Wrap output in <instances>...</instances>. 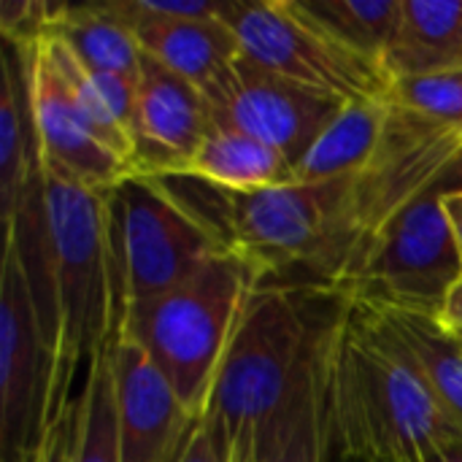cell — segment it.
<instances>
[{
	"mask_svg": "<svg viewBox=\"0 0 462 462\" xmlns=\"http://www.w3.org/2000/svg\"><path fill=\"white\" fill-rule=\"evenodd\" d=\"M452 189H462V157H457L441 176V192H452Z\"/></svg>",
	"mask_w": 462,
	"mask_h": 462,
	"instance_id": "f1b7e54d",
	"label": "cell"
},
{
	"mask_svg": "<svg viewBox=\"0 0 462 462\" xmlns=\"http://www.w3.org/2000/svg\"><path fill=\"white\" fill-rule=\"evenodd\" d=\"M292 5L325 35L384 68L403 0H292Z\"/></svg>",
	"mask_w": 462,
	"mask_h": 462,
	"instance_id": "44dd1931",
	"label": "cell"
},
{
	"mask_svg": "<svg viewBox=\"0 0 462 462\" xmlns=\"http://www.w3.org/2000/svg\"><path fill=\"white\" fill-rule=\"evenodd\" d=\"M41 165V149L32 127L27 54L5 43L0 87V214L3 230L14 225L19 200Z\"/></svg>",
	"mask_w": 462,
	"mask_h": 462,
	"instance_id": "2e32d148",
	"label": "cell"
},
{
	"mask_svg": "<svg viewBox=\"0 0 462 462\" xmlns=\"http://www.w3.org/2000/svg\"><path fill=\"white\" fill-rule=\"evenodd\" d=\"M119 462H176L198 420L162 371L127 338L108 341Z\"/></svg>",
	"mask_w": 462,
	"mask_h": 462,
	"instance_id": "7c38bea8",
	"label": "cell"
},
{
	"mask_svg": "<svg viewBox=\"0 0 462 462\" xmlns=\"http://www.w3.org/2000/svg\"><path fill=\"white\" fill-rule=\"evenodd\" d=\"M393 108L387 100H357L333 119V125L309 149L295 168L292 181H336L363 176L384 149Z\"/></svg>",
	"mask_w": 462,
	"mask_h": 462,
	"instance_id": "e0dca14e",
	"label": "cell"
},
{
	"mask_svg": "<svg viewBox=\"0 0 462 462\" xmlns=\"http://www.w3.org/2000/svg\"><path fill=\"white\" fill-rule=\"evenodd\" d=\"M257 284L260 276L246 260L219 252L179 287L130 306L114 336L133 341L162 371L181 403L200 417Z\"/></svg>",
	"mask_w": 462,
	"mask_h": 462,
	"instance_id": "5b68a950",
	"label": "cell"
},
{
	"mask_svg": "<svg viewBox=\"0 0 462 462\" xmlns=\"http://www.w3.org/2000/svg\"><path fill=\"white\" fill-rule=\"evenodd\" d=\"M225 8V5H222ZM143 54L206 92L244 54L238 35L222 16L165 19L133 27Z\"/></svg>",
	"mask_w": 462,
	"mask_h": 462,
	"instance_id": "5bb4252c",
	"label": "cell"
},
{
	"mask_svg": "<svg viewBox=\"0 0 462 462\" xmlns=\"http://www.w3.org/2000/svg\"><path fill=\"white\" fill-rule=\"evenodd\" d=\"M203 95L211 106V122L268 143L292 168L303 162L309 149L346 108V100L290 81L246 54Z\"/></svg>",
	"mask_w": 462,
	"mask_h": 462,
	"instance_id": "30bf717a",
	"label": "cell"
},
{
	"mask_svg": "<svg viewBox=\"0 0 462 462\" xmlns=\"http://www.w3.org/2000/svg\"><path fill=\"white\" fill-rule=\"evenodd\" d=\"M444 211H447V219L452 225V233H455V241H457L462 257V189L444 192Z\"/></svg>",
	"mask_w": 462,
	"mask_h": 462,
	"instance_id": "83f0119b",
	"label": "cell"
},
{
	"mask_svg": "<svg viewBox=\"0 0 462 462\" xmlns=\"http://www.w3.org/2000/svg\"><path fill=\"white\" fill-rule=\"evenodd\" d=\"M187 173L225 189L249 192L290 184L295 168L287 162L284 154H279L268 143L211 122V130L203 138L198 154L192 157Z\"/></svg>",
	"mask_w": 462,
	"mask_h": 462,
	"instance_id": "ffe728a7",
	"label": "cell"
},
{
	"mask_svg": "<svg viewBox=\"0 0 462 462\" xmlns=\"http://www.w3.org/2000/svg\"><path fill=\"white\" fill-rule=\"evenodd\" d=\"M157 181L222 249L246 260L260 284L338 290L360 244V176L249 192L192 173Z\"/></svg>",
	"mask_w": 462,
	"mask_h": 462,
	"instance_id": "7a4b0ae2",
	"label": "cell"
},
{
	"mask_svg": "<svg viewBox=\"0 0 462 462\" xmlns=\"http://www.w3.org/2000/svg\"><path fill=\"white\" fill-rule=\"evenodd\" d=\"M384 70L393 81L462 70V0H403Z\"/></svg>",
	"mask_w": 462,
	"mask_h": 462,
	"instance_id": "9a60e30c",
	"label": "cell"
},
{
	"mask_svg": "<svg viewBox=\"0 0 462 462\" xmlns=\"http://www.w3.org/2000/svg\"><path fill=\"white\" fill-rule=\"evenodd\" d=\"M76 401H79V428H76L73 462H119L108 346L92 357L87 384Z\"/></svg>",
	"mask_w": 462,
	"mask_h": 462,
	"instance_id": "7402d4cb",
	"label": "cell"
},
{
	"mask_svg": "<svg viewBox=\"0 0 462 462\" xmlns=\"http://www.w3.org/2000/svg\"><path fill=\"white\" fill-rule=\"evenodd\" d=\"M51 357L14 246L0 271V462H38L51 428Z\"/></svg>",
	"mask_w": 462,
	"mask_h": 462,
	"instance_id": "9c48e42d",
	"label": "cell"
},
{
	"mask_svg": "<svg viewBox=\"0 0 462 462\" xmlns=\"http://www.w3.org/2000/svg\"><path fill=\"white\" fill-rule=\"evenodd\" d=\"M387 103L436 127L462 130V70L395 79Z\"/></svg>",
	"mask_w": 462,
	"mask_h": 462,
	"instance_id": "603a6c76",
	"label": "cell"
},
{
	"mask_svg": "<svg viewBox=\"0 0 462 462\" xmlns=\"http://www.w3.org/2000/svg\"><path fill=\"white\" fill-rule=\"evenodd\" d=\"M62 3H38V0H3L0 3V30L5 43L19 49H32L49 30L51 19Z\"/></svg>",
	"mask_w": 462,
	"mask_h": 462,
	"instance_id": "cb8c5ba5",
	"label": "cell"
},
{
	"mask_svg": "<svg viewBox=\"0 0 462 462\" xmlns=\"http://www.w3.org/2000/svg\"><path fill=\"white\" fill-rule=\"evenodd\" d=\"M462 276L444 192L425 189L395 208L352 260L338 290L352 300L439 317Z\"/></svg>",
	"mask_w": 462,
	"mask_h": 462,
	"instance_id": "52a82bcc",
	"label": "cell"
},
{
	"mask_svg": "<svg viewBox=\"0 0 462 462\" xmlns=\"http://www.w3.org/2000/svg\"><path fill=\"white\" fill-rule=\"evenodd\" d=\"M452 336H455V333H452ZM455 338H457V341H460V346H462V333H457V336H455Z\"/></svg>",
	"mask_w": 462,
	"mask_h": 462,
	"instance_id": "4dcf8cb0",
	"label": "cell"
},
{
	"mask_svg": "<svg viewBox=\"0 0 462 462\" xmlns=\"http://www.w3.org/2000/svg\"><path fill=\"white\" fill-rule=\"evenodd\" d=\"M211 130L206 95L149 54L141 57L133 176H181Z\"/></svg>",
	"mask_w": 462,
	"mask_h": 462,
	"instance_id": "4fadbf2b",
	"label": "cell"
},
{
	"mask_svg": "<svg viewBox=\"0 0 462 462\" xmlns=\"http://www.w3.org/2000/svg\"><path fill=\"white\" fill-rule=\"evenodd\" d=\"M22 51L27 54L30 111L43 165L97 192H108L122 179L133 176L127 160L106 143L95 122L79 106L43 43L38 41L32 49Z\"/></svg>",
	"mask_w": 462,
	"mask_h": 462,
	"instance_id": "8fae6325",
	"label": "cell"
},
{
	"mask_svg": "<svg viewBox=\"0 0 462 462\" xmlns=\"http://www.w3.org/2000/svg\"><path fill=\"white\" fill-rule=\"evenodd\" d=\"M176 462H230L222 430L208 417H200L195 433L189 436L181 457Z\"/></svg>",
	"mask_w": 462,
	"mask_h": 462,
	"instance_id": "484cf974",
	"label": "cell"
},
{
	"mask_svg": "<svg viewBox=\"0 0 462 462\" xmlns=\"http://www.w3.org/2000/svg\"><path fill=\"white\" fill-rule=\"evenodd\" d=\"M43 38L60 41L87 70L138 79L141 46L135 32L111 16L100 3L65 5L51 19Z\"/></svg>",
	"mask_w": 462,
	"mask_h": 462,
	"instance_id": "ac0fdd59",
	"label": "cell"
},
{
	"mask_svg": "<svg viewBox=\"0 0 462 462\" xmlns=\"http://www.w3.org/2000/svg\"><path fill=\"white\" fill-rule=\"evenodd\" d=\"M106 222L114 328L130 306L179 287L227 252L152 176H127L111 187Z\"/></svg>",
	"mask_w": 462,
	"mask_h": 462,
	"instance_id": "8992f818",
	"label": "cell"
},
{
	"mask_svg": "<svg viewBox=\"0 0 462 462\" xmlns=\"http://www.w3.org/2000/svg\"><path fill=\"white\" fill-rule=\"evenodd\" d=\"M365 306H371L387 322V328L395 333V338L406 346V352L417 363L420 374L425 376L428 387L433 390L436 401L441 403L447 417L455 422V428L462 433L460 341L439 322V317L387 309V306H374V303H365Z\"/></svg>",
	"mask_w": 462,
	"mask_h": 462,
	"instance_id": "d6986e66",
	"label": "cell"
},
{
	"mask_svg": "<svg viewBox=\"0 0 462 462\" xmlns=\"http://www.w3.org/2000/svg\"><path fill=\"white\" fill-rule=\"evenodd\" d=\"M341 462H428L462 439L387 322L352 300L333 384Z\"/></svg>",
	"mask_w": 462,
	"mask_h": 462,
	"instance_id": "3957f363",
	"label": "cell"
},
{
	"mask_svg": "<svg viewBox=\"0 0 462 462\" xmlns=\"http://www.w3.org/2000/svg\"><path fill=\"white\" fill-rule=\"evenodd\" d=\"M439 322L449 330V333H462V276L460 282H455V287L449 290L441 311H439Z\"/></svg>",
	"mask_w": 462,
	"mask_h": 462,
	"instance_id": "4316f807",
	"label": "cell"
},
{
	"mask_svg": "<svg viewBox=\"0 0 462 462\" xmlns=\"http://www.w3.org/2000/svg\"><path fill=\"white\" fill-rule=\"evenodd\" d=\"M460 157H462V152H460Z\"/></svg>",
	"mask_w": 462,
	"mask_h": 462,
	"instance_id": "1f68e13d",
	"label": "cell"
},
{
	"mask_svg": "<svg viewBox=\"0 0 462 462\" xmlns=\"http://www.w3.org/2000/svg\"><path fill=\"white\" fill-rule=\"evenodd\" d=\"M76 428H79V401H73L49 428L43 447H41V460L38 462H73L76 452Z\"/></svg>",
	"mask_w": 462,
	"mask_h": 462,
	"instance_id": "d4e9b609",
	"label": "cell"
},
{
	"mask_svg": "<svg viewBox=\"0 0 462 462\" xmlns=\"http://www.w3.org/2000/svg\"><path fill=\"white\" fill-rule=\"evenodd\" d=\"M222 19L233 27L246 57L303 87L346 103L387 100V70L303 19L292 0H225Z\"/></svg>",
	"mask_w": 462,
	"mask_h": 462,
	"instance_id": "ba28073f",
	"label": "cell"
},
{
	"mask_svg": "<svg viewBox=\"0 0 462 462\" xmlns=\"http://www.w3.org/2000/svg\"><path fill=\"white\" fill-rule=\"evenodd\" d=\"M428 462H462V439H455L447 447H441Z\"/></svg>",
	"mask_w": 462,
	"mask_h": 462,
	"instance_id": "f546056e",
	"label": "cell"
},
{
	"mask_svg": "<svg viewBox=\"0 0 462 462\" xmlns=\"http://www.w3.org/2000/svg\"><path fill=\"white\" fill-rule=\"evenodd\" d=\"M43 214L49 279L57 322L51 357V422L73 403L76 368L103 352L114 336V287L108 263L106 192L43 165Z\"/></svg>",
	"mask_w": 462,
	"mask_h": 462,
	"instance_id": "277c9868",
	"label": "cell"
},
{
	"mask_svg": "<svg viewBox=\"0 0 462 462\" xmlns=\"http://www.w3.org/2000/svg\"><path fill=\"white\" fill-rule=\"evenodd\" d=\"M352 298L330 287L257 284L200 417L230 462H336L333 384Z\"/></svg>",
	"mask_w": 462,
	"mask_h": 462,
	"instance_id": "6da1fadb",
	"label": "cell"
}]
</instances>
